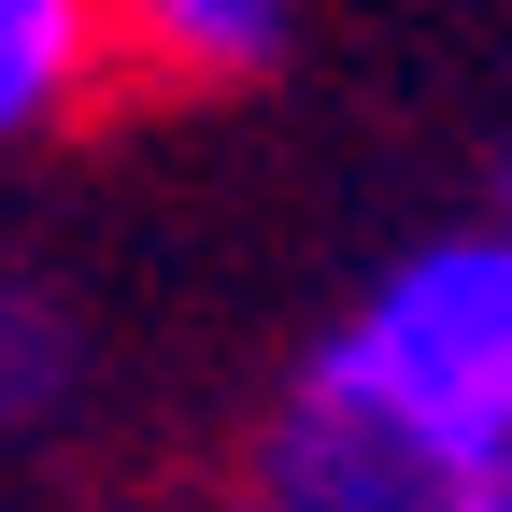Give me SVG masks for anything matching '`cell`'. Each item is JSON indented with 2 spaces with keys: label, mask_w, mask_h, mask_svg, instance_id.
<instances>
[{
  "label": "cell",
  "mask_w": 512,
  "mask_h": 512,
  "mask_svg": "<svg viewBox=\"0 0 512 512\" xmlns=\"http://www.w3.org/2000/svg\"><path fill=\"white\" fill-rule=\"evenodd\" d=\"M484 214H498V228H512V157H498V185H484Z\"/></svg>",
  "instance_id": "8992f818"
},
{
  "label": "cell",
  "mask_w": 512,
  "mask_h": 512,
  "mask_svg": "<svg viewBox=\"0 0 512 512\" xmlns=\"http://www.w3.org/2000/svg\"><path fill=\"white\" fill-rule=\"evenodd\" d=\"M441 512H512V456H498V470H470L456 498H441Z\"/></svg>",
  "instance_id": "5b68a950"
},
{
  "label": "cell",
  "mask_w": 512,
  "mask_h": 512,
  "mask_svg": "<svg viewBox=\"0 0 512 512\" xmlns=\"http://www.w3.org/2000/svg\"><path fill=\"white\" fill-rule=\"evenodd\" d=\"M128 86V43H114V0H0V157L86 128Z\"/></svg>",
  "instance_id": "7a4b0ae2"
},
{
  "label": "cell",
  "mask_w": 512,
  "mask_h": 512,
  "mask_svg": "<svg viewBox=\"0 0 512 512\" xmlns=\"http://www.w3.org/2000/svg\"><path fill=\"white\" fill-rule=\"evenodd\" d=\"M285 29L299 0H114L128 86H256L285 72Z\"/></svg>",
  "instance_id": "277c9868"
},
{
  "label": "cell",
  "mask_w": 512,
  "mask_h": 512,
  "mask_svg": "<svg viewBox=\"0 0 512 512\" xmlns=\"http://www.w3.org/2000/svg\"><path fill=\"white\" fill-rule=\"evenodd\" d=\"M242 512H285V498H242Z\"/></svg>",
  "instance_id": "52a82bcc"
},
{
  "label": "cell",
  "mask_w": 512,
  "mask_h": 512,
  "mask_svg": "<svg viewBox=\"0 0 512 512\" xmlns=\"http://www.w3.org/2000/svg\"><path fill=\"white\" fill-rule=\"evenodd\" d=\"M100 384V328L57 271H0V441H57Z\"/></svg>",
  "instance_id": "3957f363"
},
{
  "label": "cell",
  "mask_w": 512,
  "mask_h": 512,
  "mask_svg": "<svg viewBox=\"0 0 512 512\" xmlns=\"http://www.w3.org/2000/svg\"><path fill=\"white\" fill-rule=\"evenodd\" d=\"M299 384L427 470H498L512 456V228L470 214L413 242L399 271H370Z\"/></svg>",
  "instance_id": "6da1fadb"
}]
</instances>
